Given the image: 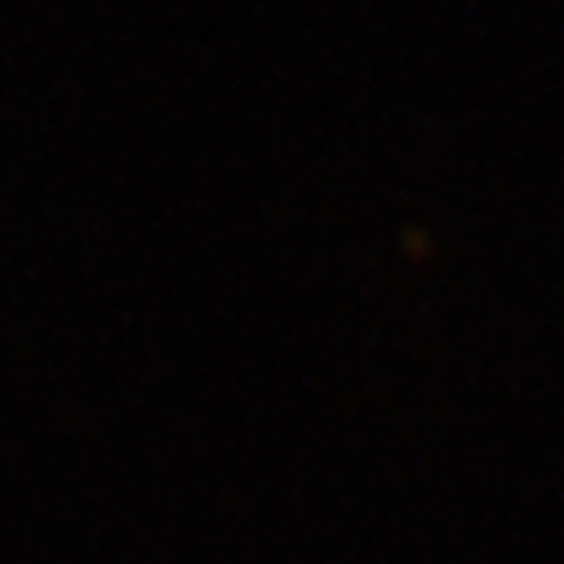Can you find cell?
I'll return each instance as SVG.
<instances>
[]
</instances>
